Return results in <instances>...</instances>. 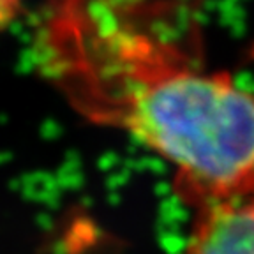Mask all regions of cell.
Listing matches in <instances>:
<instances>
[{
  "label": "cell",
  "instance_id": "cell-1",
  "mask_svg": "<svg viewBox=\"0 0 254 254\" xmlns=\"http://www.w3.org/2000/svg\"><path fill=\"white\" fill-rule=\"evenodd\" d=\"M196 43L180 0H52L36 39L69 106L163 159L192 212L254 192V90L206 69Z\"/></svg>",
  "mask_w": 254,
  "mask_h": 254
},
{
  "label": "cell",
  "instance_id": "cell-2",
  "mask_svg": "<svg viewBox=\"0 0 254 254\" xmlns=\"http://www.w3.org/2000/svg\"><path fill=\"white\" fill-rule=\"evenodd\" d=\"M179 254H254V192L192 212Z\"/></svg>",
  "mask_w": 254,
  "mask_h": 254
}]
</instances>
